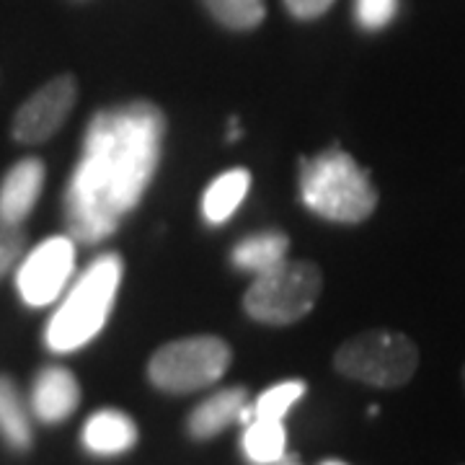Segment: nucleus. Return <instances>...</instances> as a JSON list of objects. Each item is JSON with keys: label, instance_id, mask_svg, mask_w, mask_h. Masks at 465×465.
Instances as JSON below:
<instances>
[{"label": "nucleus", "instance_id": "nucleus-1", "mask_svg": "<svg viewBox=\"0 0 465 465\" xmlns=\"http://www.w3.org/2000/svg\"><path fill=\"white\" fill-rule=\"evenodd\" d=\"M166 119L150 101L101 109L65 189V223L78 243H99L143 200L161 161Z\"/></svg>", "mask_w": 465, "mask_h": 465}, {"label": "nucleus", "instance_id": "nucleus-2", "mask_svg": "<svg viewBox=\"0 0 465 465\" xmlns=\"http://www.w3.org/2000/svg\"><path fill=\"white\" fill-rule=\"evenodd\" d=\"M119 282H122L119 253L109 251L94 259L81 274V280L70 287L63 305L54 311L45 331V344L54 354H67L94 341L106 326Z\"/></svg>", "mask_w": 465, "mask_h": 465}, {"label": "nucleus", "instance_id": "nucleus-3", "mask_svg": "<svg viewBox=\"0 0 465 465\" xmlns=\"http://www.w3.org/2000/svg\"><path fill=\"white\" fill-rule=\"evenodd\" d=\"M300 192L311 213L333 223H362L378 207V192L367 171L341 148L302 161Z\"/></svg>", "mask_w": 465, "mask_h": 465}, {"label": "nucleus", "instance_id": "nucleus-4", "mask_svg": "<svg viewBox=\"0 0 465 465\" xmlns=\"http://www.w3.org/2000/svg\"><path fill=\"white\" fill-rule=\"evenodd\" d=\"M333 367L349 381L372 388H401L419 370V349L406 333L372 329L351 336L336 349Z\"/></svg>", "mask_w": 465, "mask_h": 465}, {"label": "nucleus", "instance_id": "nucleus-5", "mask_svg": "<svg viewBox=\"0 0 465 465\" xmlns=\"http://www.w3.org/2000/svg\"><path fill=\"white\" fill-rule=\"evenodd\" d=\"M323 277L311 262H280L256 274L243 298L246 313L259 323L287 326L302 321L321 298Z\"/></svg>", "mask_w": 465, "mask_h": 465}, {"label": "nucleus", "instance_id": "nucleus-6", "mask_svg": "<svg viewBox=\"0 0 465 465\" xmlns=\"http://www.w3.org/2000/svg\"><path fill=\"white\" fill-rule=\"evenodd\" d=\"M231 360V347L220 336H186L150 357L148 378L163 393H194L220 381Z\"/></svg>", "mask_w": 465, "mask_h": 465}, {"label": "nucleus", "instance_id": "nucleus-7", "mask_svg": "<svg viewBox=\"0 0 465 465\" xmlns=\"http://www.w3.org/2000/svg\"><path fill=\"white\" fill-rule=\"evenodd\" d=\"M75 269V241L54 235L39 243L18 264L16 287L21 300L32 308H45L63 295Z\"/></svg>", "mask_w": 465, "mask_h": 465}, {"label": "nucleus", "instance_id": "nucleus-8", "mask_svg": "<svg viewBox=\"0 0 465 465\" xmlns=\"http://www.w3.org/2000/svg\"><path fill=\"white\" fill-rule=\"evenodd\" d=\"M75 99H78V85L70 75H60L45 84L32 99L21 104V109L14 116V137L26 145L50 140L70 116Z\"/></svg>", "mask_w": 465, "mask_h": 465}, {"label": "nucleus", "instance_id": "nucleus-9", "mask_svg": "<svg viewBox=\"0 0 465 465\" xmlns=\"http://www.w3.org/2000/svg\"><path fill=\"white\" fill-rule=\"evenodd\" d=\"M81 403V385L65 367H45L32 385V411L45 424H60Z\"/></svg>", "mask_w": 465, "mask_h": 465}, {"label": "nucleus", "instance_id": "nucleus-10", "mask_svg": "<svg viewBox=\"0 0 465 465\" xmlns=\"http://www.w3.org/2000/svg\"><path fill=\"white\" fill-rule=\"evenodd\" d=\"M45 186V163L39 158H24L0 182V215L24 223Z\"/></svg>", "mask_w": 465, "mask_h": 465}, {"label": "nucleus", "instance_id": "nucleus-11", "mask_svg": "<svg viewBox=\"0 0 465 465\" xmlns=\"http://www.w3.org/2000/svg\"><path fill=\"white\" fill-rule=\"evenodd\" d=\"M134 442H137V427H134L133 419L122 414V411L104 409V411H96L85 421L84 448L91 455L114 458V455L133 450Z\"/></svg>", "mask_w": 465, "mask_h": 465}, {"label": "nucleus", "instance_id": "nucleus-12", "mask_svg": "<svg viewBox=\"0 0 465 465\" xmlns=\"http://www.w3.org/2000/svg\"><path fill=\"white\" fill-rule=\"evenodd\" d=\"M246 391L243 388H225L217 391L215 396L202 401L200 406L189 414L186 430L194 440H210L223 430H228L232 421L238 419L241 409L246 406Z\"/></svg>", "mask_w": 465, "mask_h": 465}, {"label": "nucleus", "instance_id": "nucleus-13", "mask_svg": "<svg viewBox=\"0 0 465 465\" xmlns=\"http://www.w3.org/2000/svg\"><path fill=\"white\" fill-rule=\"evenodd\" d=\"M251 186V173L246 168H231L220 173L215 182L207 186L202 200V215L210 225H223L238 210V204L246 200Z\"/></svg>", "mask_w": 465, "mask_h": 465}, {"label": "nucleus", "instance_id": "nucleus-14", "mask_svg": "<svg viewBox=\"0 0 465 465\" xmlns=\"http://www.w3.org/2000/svg\"><path fill=\"white\" fill-rule=\"evenodd\" d=\"M290 238L280 231H264L243 238L231 253V262L243 272L262 274L287 259Z\"/></svg>", "mask_w": 465, "mask_h": 465}, {"label": "nucleus", "instance_id": "nucleus-15", "mask_svg": "<svg viewBox=\"0 0 465 465\" xmlns=\"http://www.w3.org/2000/svg\"><path fill=\"white\" fill-rule=\"evenodd\" d=\"M0 437L14 450L32 448V419L8 375H0Z\"/></svg>", "mask_w": 465, "mask_h": 465}, {"label": "nucleus", "instance_id": "nucleus-16", "mask_svg": "<svg viewBox=\"0 0 465 465\" xmlns=\"http://www.w3.org/2000/svg\"><path fill=\"white\" fill-rule=\"evenodd\" d=\"M284 427L274 419H253L243 432V452L253 465H274L284 458Z\"/></svg>", "mask_w": 465, "mask_h": 465}, {"label": "nucleus", "instance_id": "nucleus-17", "mask_svg": "<svg viewBox=\"0 0 465 465\" xmlns=\"http://www.w3.org/2000/svg\"><path fill=\"white\" fill-rule=\"evenodd\" d=\"M207 11L232 32H251L256 29L266 14L264 0H204Z\"/></svg>", "mask_w": 465, "mask_h": 465}, {"label": "nucleus", "instance_id": "nucleus-18", "mask_svg": "<svg viewBox=\"0 0 465 465\" xmlns=\"http://www.w3.org/2000/svg\"><path fill=\"white\" fill-rule=\"evenodd\" d=\"M302 393H305V382L302 381H284L280 385H274V388H269L251 406L253 409V419L282 421L284 414L302 399Z\"/></svg>", "mask_w": 465, "mask_h": 465}, {"label": "nucleus", "instance_id": "nucleus-19", "mask_svg": "<svg viewBox=\"0 0 465 465\" xmlns=\"http://www.w3.org/2000/svg\"><path fill=\"white\" fill-rule=\"evenodd\" d=\"M24 249H26L24 223H14L0 215V277H5L21 262Z\"/></svg>", "mask_w": 465, "mask_h": 465}, {"label": "nucleus", "instance_id": "nucleus-20", "mask_svg": "<svg viewBox=\"0 0 465 465\" xmlns=\"http://www.w3.org/2000/svg\"><path fill=\"white\" fill-rule=\"evenodd\" d=\"M399 14V0H354L357 24L367 32H381Z\"/></svg>", "mask_w": 465, "mask_h": 465}, {"label": "nucleus", "instance_id": "nucleus-21", "mask_svg": "<svg viewBox=\"0 0 465 465\" xmlns=\"http://www.w3.org/2000/svg\"><path fill=\"white\" fill-rule=\"evenodd\" d=\"M284 5L295 18L311 21V18L323 16L333 5V0H284Z\"/></svg>", "mask_w": 465, "mask_h": 465}, {"label": "nucleus", "instance_id": "nucleus-22", "mask_svg": "<svg viewBox=\"0 0 465 465\" xmlns=\"http://www.w3.org/2000/svg\"><path fill=\"white\" fill-rule=\"evenodd\" d=\"M323 465H347V463H341V460H326Z\"/></svg>", "mask_w": 465, "mask_h": 465}, {"label": "nucleus", "instance_id": "nucleus-23", "mask_svg": "<svg viewBox=\"0 0 465 465\" xmlns=\"http://www.w3.org/2000/svg\"><path fill=\"white\" fill-rule=\"evenodd\" d=\"M463 385H465V365H463Z\"/></svg>", "mask_w": 465, "mask_h": 465}]
</instances>
